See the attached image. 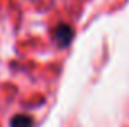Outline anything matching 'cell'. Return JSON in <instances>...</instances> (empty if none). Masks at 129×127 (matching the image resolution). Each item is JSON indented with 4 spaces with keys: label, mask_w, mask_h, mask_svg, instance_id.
I'll list each match as a JSON object with an SVG mask.
<instances>
[{
    "label": "cell",
    "mask_w": 129,
    "mask_h": 127,
    "mask_svg": "<svg viewBox=\"0 0 129 127\" xmlns=\"http://www.w3.org/2000/svg\"><path fill=\"white\" fill-rule=\"evenodd\" d=\"M10 127H33V117L26 114H18L10 121Z\"/></svg>",
    "instance_id": "6da1fadb"
},
{
    "label": "cell",
    "mask_w": 129,
    "mask_h": 127,
    "mask_svg": "<svg viewBox=\"0 0 129 127\" xmlns=\"http://www.w3.org/2000/svg\"><path fill=\"white\" fill-rule=\"evenodd\" d=\"M56 38L57 41H59L60 46H66L67 42L70 41V38H72V31H70V28H67V26H59L56 31Z\"/></svg>",
    "instance_id": "7a4b0ae2"
}]
</instances>
